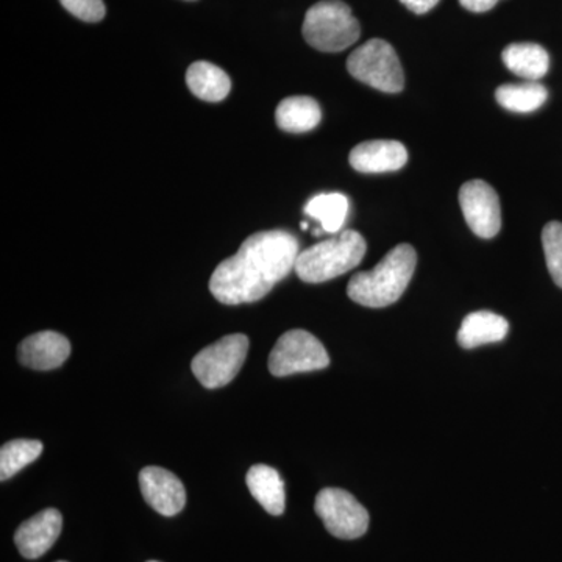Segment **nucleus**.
Listing matches in <instances>:
<instances>
[{
	"mask_svg": "<svg viewBox=\"0 0 562 562\" xmlns=\"http://www.w3.org/2000/svg\"><path fill=\"white\" fill-rule=\"evenodd\" d=\"M299 254L297 238L290 232L254 233L236 255L217 266L210 279L211 294L224 305L261 301L295 269Z\"/></svg>",
	"mask_w": 562,
	"mask_h": 562,
	"instance_id": "obj_1",
	"label": "nucleus"
},
{
	"mask_svg": "<svg viewBox=\"0 0 562 562\" xmlns=\"http://www.w3.org/2000/svg\"><path fill=\"white\" fill-rule=\"evenodd\" d=\"M417 254L409 244L394 247L372 271L351 277L347 294L358 305L384 308L402 297L416 271Z\"/></svg>",
	"mask_w": 562,
	"mask_h": 562,
	"instance_id": "obj_2",
	"label": "nucleus"
},
{
	"mask_svg": "<svg viewBox=\"0 0 562 562\" xmlns=\"http://www.w3.org/2000/svg\"><path fill=\"white\" fill-rule=\"evenodd\" d=\"M366 250L368 244L360 233L346 231L301 251L294 271L305 283H324L357 268Z\"/></svg>",
	"mask_w": 562,
	"mask_h": 562,
	"instance_id": "obj_3",
	"label": "nucleus"
},
{
	"mask_svg": "<svg viewBox=\"0 0 562 562\" xmlns=\"http://www.w3.org/2000/svg\"><path fill=\"white\" fill-rule=\"evenodd\" d=\"M303 38L314 49L341 52L360 38V22L341 0H322L306 11Z\"/></svg>",
	"mask_w": 562,
	"mask_h": 562,
	"instance_id": "obj_4",
	"label": "nucleus"
},
{
	"mask_svg": "<svg viewBox=\"0 0 562 562\" xmlns=\"http://www.w3.org/2000/svg\"><path fill=\"white\" fill-rule=\"evenodd\" d=\"M347 69L353 79L375 88V90L401 92L405 87V74L397 54L384 40H371L351 52Z\"/></svg>",
	"mask_w": 562,
	"mask_h": 562,
	"instance_id": "obj_5",
	"label": "nucleus"
},
{
	"mask_svg": "<svg viewBox=\"0 0 562 562\" xmlns=\"http://www.w3.org/2000/svg\"><path fill=\"white\" fill-rule=\"evenodd\" d=\"M249 351V338L241 333L227 335L195 355L191 362L195 379L206 390L227 386L235 380Z\"/></svg>",
	"mask_w": 562,
	"mask_h": 562,
	"instance_id": "obj_6",
	"label": "nucleus"
},
{
	"mask_svg": "<svg viewBox=\"0 0 562 562\" xmlns=\"http://www.w3.org/2000/svg\"><path fill=\"white\" fill-rule=\"evenodd\" d=\"M330 364V357L324 344L305 330L284 333L269 355V371L273 376L322 371Z\"/></svg>",
	"mask_w": 562,
	"mask_h": 562,
	"instance_id": "obj_7",
	"label": "nucleus"
},
{
	"mask_svg": "<svg viewBox=\"0 0 562 562\" xmlns=\"http://www.w3.org/2000/svg\"><path fill=\"white\" fill-rule=\"evenodd\" d=\"M314 509L335 538L358 539L368 531V509L350 492L325 487L317 494Z\"/></svg>",
	"mask_w": 562,
	"mask_h": 562,
	"instance_id": "obj_8",
	"label": "nucleus"
},
{
	"mask_svg": "<svg viewBox=\"0 0 562 562\" xmlns=\"http://www.w3.org/2000/svg\"><path fill=\"white\" fill-rule=\"evenodd\" d=\"M460 205L469 228L483 239L498 235L502 228V210L497 192L483 180L462 184Z\"/></svg>",
	"mask_w": 562,
	"mask_h": 562,
	"instance_id": "obj_9",
	"label": "nucleus"
},
{
	"mask_svg": "<svg viewBox=\"0 0 562 562\" xmlns=\"http://www.w3.org/2000/svg\"><path fill=\"white\" fill-rule=\"evenodd\" d=\"M139 487L147 505L161 516H177L187 505V491L179 476L157 465L140 471Z\"/></svg>",
	"mask_w": 562,
	"mask_h": 562,
	"instance_id": "obj_10",
	"label": "nucleus"
},
{
	"mask_svg": "<svg viewBox=\"0 0 562 562\" xmlns=\"http://www.w3.org/2000/svg\"><path fill=\"white\" fill-rule=\"evenodd\" d=\"M63 528V516L58 509H44L20 525L14 532V543L22 557L38 560L57 542Z\"/></svg>",
	"mask_w": 562,
	"mask_h": 562,
	"instance_id": "obj_11",
	"label": "nucleus"
},
{
	"mask_svg": "<svg viewBox=\"0 0 562 562\" xmlns=\"http://www.w3.org/2000/svg\"><path fill=\"white\" fill-rule=\"evenodd\" d=\"M349 161L362 173L395 172L408 162V150L398 140H366L351 149Z\"/></svg>",
	"mask_w": 562,
	"mask_h": 562,
	"instance_id": "obj_12",
	"label": "nucleus"
},
{
	"mask_svg": "<svg viewBox=\"0 0 562 562\" xmlns=\"http://www.w3.org/2000/svg\"><path fill=\"white\" fill-rule=\"evenodd\" d=\"M70 355V342L57 331H40L20 344L18 358L33 371H52L63 366Z\"/></svg>",
	"mask_w": 562,
	"mask_h": 562,
	"instance_id": "obj_13",
	"label": "nucleus"
},
{
	"mask_svg": "<svg viewBox=\"0 0 562 562\" xmlns=\"http://www.w3.org/2000/svg\"><path fill=\"white\" fill-rule=\"evenodd\" d=\"M509 331V322L501 314L475 312L462 321L458 344L462 349H475L486 344L501 342Z\"/></svg>",
	"mask_w": 562,
	"mask_h": 562,
	"instance_id": "obj_14",
	"label": "nucleus"
},
{
	"mask_svg": "<svg viewBox=\"0 0 562 562\" xmlns=\"http://www.w3.org/2000/svg\"><path fill=\"white\" fill-rule=\"evenodd\" d=\"M247 487L255 501L272 516H281L286 505L284 483L277 469L271 465L257 464L249 469L246 476Z\"/></svg>",
	"mask_w": 562,
	"mask_h": 562,
	"instance_id": "obj_15",
	"label": "nucleus"
},
{
	"mask_svg": "<svg viewBox=\"0 0 562 562\" xmlns=\"http://www.w3.org/2000/svg\"><path fill=\"white\" fill-rule=\"evenodd\" d=\"M187 85L195 98L205 102L224 101L232 90L228 74L210 61L192 63L188 68Z\"/></svg>",
	"mask_w": 562,
	"mask_h": 562,
	"instance_id": "obj_16",
	"label": "nucleus"
},
{
	"mask_svg": "<svg viewBox=\"0 0 562 562\" xmlns=\"http://www.w3.org/2000/svg\"><path fill=\"white\" fill-rule=\"evenodd\" d=\"M506 68L527 81L541 80L550 68V57L542 46L535 43H514L502 54Z\"/></svg>",
	"mask_w": 562,
	"mask_h": 562,
	"instance_id": "obj_17",
	"label": "nucleus"
},
{
	"mask_svg": "<svg viewBox=\"0 0 562 562\" xmlns=\"http://www.w3.org/2000/svg\"><path fill=\"white\" fill-rule=\"evenodd\" d=\"M321 105L308 95L283 99L276 111L277 125L288 133L312 132L321 124Z\"/></svg>",
	"mask_w": 562,
	"mask_h": 562,
	"instance_id": "obj_18",
	"label": "nucleus"
},
{
	"mask_svg": "<svg viewBox=\"0 0 562 562\" xmlns=\"http://www.w3.org/2000/svg\"><path fill=\"white\" fill-rule=\"evenodd\" d=\"M305 214L319 222L321 232H341L349 216V199L341 192L314 195L312 201L306 203Z\"/></svg>",
	"mask_w": 562,
	"mask_h": 562,
	"instance_id": "obj_19",
	"label": "nucleus"
},
{
	"mask_svg": "<svg viewBox=\"0 0 562 562\" xmlns=\"http://www.w3.org/2000/svg\"><path fill=\"white\" fill-rule=\"evenodd\" d=\"M549 92L539 81H525V83L502 85L495 91V99L503 109L513 113H532L541 109L547 102Z\"/></svg>",
	"mask_w": 562,
	"mask_h": 562,
	"instance_id": "obj_20",
	"label": "nucleus"
},
{
	"mask_svg": "<svg viewBox=\"0 0 562 562\" xmlns=\"http://www.w3.org/2000/svg\"><path fill=\"white\" fill-rule=\"evenodd\" d=\"M43 449V442L36 439H16L3 443L0 449V480L7 482L33 461L38 460Z\"/></svg>",
	"mask_w": 562,
	"mask_h": 562,
	"instance_id": "obj_21",
	"label": "nucleus"
},
{
	"mask_svg": "<svg viewBox=\"0 0 562 562\" xmlns=\"http://www.w3.org/2000/svg\"><path fill=\"white\" fill-rule=\"evenodd\" d=\"M543 254L547 268L558 286L562 288V224L549 222L542 231Z\"/></svg>",
	"mask_w": 562,
	"mask_h": 562,
	"instance_id": "obj_22",
	"label": "nucleus"
},
{
	"mask_svg": "<svg viewBox=\"0 0 562 562\" xmlns=\"http://www.w3.org/2000/svg\"><path fill=\"white\" fill-rule=\"evenodd\" d=\"M61 5L74 16L85 22H99L105 18L103 0H60Z\"/></svg>",
	"mask_w": 562,
	"mask_h": 562,
	"instance_id": "obj_23",
	"label": "nucleus"
},
{
	"mask_svg": "<svg viewBox=\"0 0 562 562\" xmlns=\"http://www.w3.org/2000/svg\"><path fill=\"white\" fill-rule=\"evenodd\" d=\"M406 9L412 10L416 14H425L438 5L439 0H401Z\"/></svg>",
	"mask_w": 562,
	"mask_h": 562,
	"instance_id": "obj_24",
	"label": "nucleus"
},
{
	"mask_svg": "<svg viewBox=\"0 0 562 562\" xmlns=\"http://www.w3.org/2000/svg\"><path fill=\"white\" fill-rule=\"evenodd\" d=\"M465 10L473 11V13H484L497 5L498 0H460Z\"/></svg>",
	"mask_w": 562,
	"mask_h": 562,
	"instance_id": "obj_25",
	"label": "nucleus"
},
{
	"mask_svg": "<svg viewBox=\"0 0 562 562\" xmlns=\"http://www.w3.org/2000/svg\"><path fill=\"white\" fill-rule=\"evenodd\" d=\"M308 228V224L306 222H302V231H306Z\"/></svg>",
	"mask_w": 562,
	"mask_h": 562,
	"instance_id": "obj_26",
	"label": "nucleus"
},
{
	"mask_svg": "<svg viewBox=\"0 0 562 562\" xmlns=\"http://www.w3.org/2000/svg\"><path fill=\"white\" fill-rule=\"evenodd\" d=\"M149 562H157V561H149Z\"/></svg>",
	"mask_w": 562,
	"mask_h": 562,
	"instance_id": "obj_27",
	"label": "nucleus"
},
{
	"mask_svg": "<svg viewBox=\"0 0 562 562\" xmlns=\"http://www.w3.org/2000/svg\"><path fill=\"white\" fill-rule=\"evenodd\" d=\"M58 562H66V561H58Z\"/></svg>",
	"mask_w": 562,
	"mask_h": 562,
	"instance_id": "obj_28",
	"label": "nucleus"
}]
</instances>
